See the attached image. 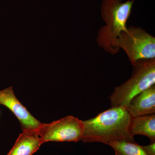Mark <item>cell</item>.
Wrapping results in <instances>:
<instances>
[{"label": "cell", "instance_id": "1", "mask_svg": "<svg viewBox=\"0 0 155 155\" xmlns=\"http://www.w3.org/2000/svg\"><path fill=\"white\" fill-rule=\"evenodd\" d=\"M131 118L125 107H111L94 118L83 121L84 132L81 141L106 144L114 141L135 142L129 132Z\"/></svg>", "mask_w": 155, "mask_h": 155}, {"label": "cell", "instance_id": "2", "mask_svg": "<svg viewBox=\"0 0 155 155\" xmlns=\"http://www.w3.org/2000/svg\"><path fill=\"white\" fill-rule=\"evenodd\" d=\"M136 0H102L101 11L105 25L98 31V45L115 55L120 51L118 44L120 34L127 28V22Z\"/></svg>", "mask_w": 155, "mask_h": 155}, {"label": "cell", "instance_id": "3", "mask_svg": "<svg viewBox=\"0 0 155 155\" xmlns=\"http://www.w3.org/2000/svg\"><path fill=\"white\" fill-rule=\"evenodd\" d=\"M133 66L130 78L116 87L109 97L111 107L126 108L134 97L155 84V58L138 60Z\"/></svg>", "mask_w": 155, "mask_h": 155}, {"label": "cell", "instance_id": "4", "mask_svg": "<svg viewBox=\"0 0 155 155\" xmlns=\"http://www.w3.org/2000/svg\"><path fill=\"white\" fill-rule=\"evenodd\" d=\"M118 44L133 66L138 60L155 59V38L141 27H127L120 34Z\"/></svg>", "mask_w": 155, "mask_h": 155}, {"label": "cell", "instance_id": "5", "mask_svg": "<svg viewBox=\"0 0 155 155\" xmlns=\"http://www.w3.org/2000/svg\"><path fill=\"white\" fill-rule=\"evenodd\" d=\"M83 121L69 116L49 124H43L35 130L43 143L48 141L77 142L84 132Z\"/></svg>", "mask_w": 155, "mask_h": 155}, {"label": "cell", "instance_id": "6", "mask_svg": "<svg viewBox=\"0 0 155 155\" xmlns=\"http://www.w3.org/2000/svg\"><path fill=\"white\" fill-rule=\"evenodd\" d=\"M0 104L13 112L19 119L22 130H35L42 124L17 99L12 87L0 91Z\"/></svg>", "mask_w": 155, "mask_h": 155}, {"label": "cell", "instance_id": "7", "mask_svg": "<svg viewBox=\"0 0 155 155\" xmlns=\"http://www.w3.org/2000/svg\"><path fill=\"white\" fill-rule=\"evenodd\" d=\"M126 108L132 117L154 114L155 84L134 97Z\"/></svg>", "mask_w": 155, "mask_h": 155}, {"label": "cell", "instance_id": "8", "mask_svg": "<svg viewBox=\"0 0 155 155\" xmlns=\"http://www.w3.org/2000/svg\"><path fill=\"white\" fill-rule=\"evenodd\" d=\"M43 143L35 130H22L7 155H32Z\"/></svg>", "mask_w": 155, "mask_h": 155}, {"label": "cell", "instance_id": "9", "mask_svg": "<svg viewBox=\"0 0 155 155\" xmlns=\"http://www.w3.org/2000/svg\"><path fill=\"white\" fill-rule=\"evenodd\" d=\"M129 132L134 137L142 135L147 137L151 143L155 142V115L132 117L129 125Z\"/></svg>", "mask_w": 155, "mask_h": 155}, {"label": "cell", "instance_id": "10", "mask_svg": "<svg viewBox=\"0 0 155 155\" xmlns=\"http://www.w3.org/2000/svg\"><path fill=\"white\" fill-rule=\"evenodd\" d=\"M107 144L114 149L115 155H148L135 142L114 141Z\"/></svg>", "mask_w": 155, "mask_h": 155}, {"label": "cell", "instance_id": "11", "mask_svg": "<svg viewBox=\"0 0 155 155\" xmlns=\"http://www.w3.org/2000/svg\"><path fill=\"white\" fill-rule=\"evenodd\" d=\"M142 147L148 155H155V142L151 143L148 146H142Z\"/></svg>", "mask_w": 155, "mask_h": 155}]
</instances>
